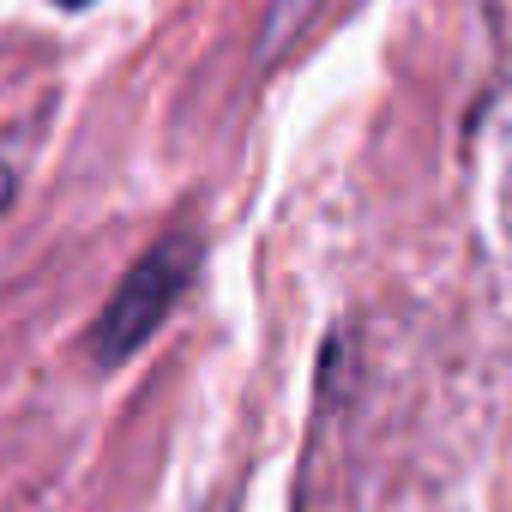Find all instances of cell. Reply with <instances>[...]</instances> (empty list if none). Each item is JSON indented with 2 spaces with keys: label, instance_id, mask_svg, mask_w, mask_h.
<instances>
[{
  "label": "cell",
  "instance_id": "obj_1",
  "mask_svg": "<svg viewBox=\"0 0 512 512\" xmlns=\"http://www.w3.org/2000/svg\"><path fill=\"white\" fill-rule=\"evenodd\" d=\"M193 266H199V241H193V235H163L145 260L121 278V290L109 296V308L97 314V326H91V362H97V368L127 362V356L163 326V314L181 302Z\"/></svg>",
  "mask_w": 512,
  "mask_h": 512
},
{
  "label": "cell",
  "instance_id": "obj_2",
  "mask_svg": "<svg viewBox=\"0 0 512 512\" xmlns=\"http://www.w3.org/2000/svg\"><path fill=\"white\" fill-rule=\"evenodd\" d=\"M7 199H13V169L0 163V211H7Z\"/></svg>",
  "mask_w": 512,
  "mask_h": 512
},
{
  "label": "cell",
  "instance_id": "obj_3",
  "mask_svg": "<svg viewBox=\"0 0 512 512\" xmlns=\"http://www.w3.org/2000/svg\"><path fill=\"white\" fill-rule=\"evenodd\" d=\"M61 7H91V0H61Z\"/></svg>",
  "mask_w": 512,
  "mask_h": 512
}]
</instances>
